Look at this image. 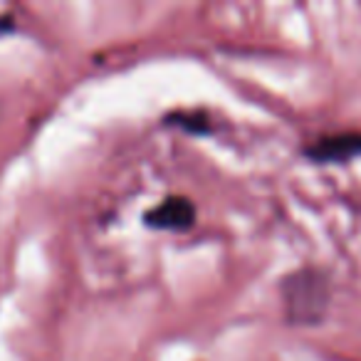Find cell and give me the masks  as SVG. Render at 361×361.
<instances>
[{"label":"cell","instance_id":"3957f363","mask_svg":"<svg viewBox=\"0 0 361 361\" xmlns=\"http://www.w3.org/2000/svg\"><path fill=\"white\" fill-rule=\"evenodd\" d=\"M305 156L314 164H344L361 156V131H341V134L319 136L305 149Z\"/></svg>","mask_w":361,"mask_h":361},{"label":"cell","instance_id":"7a4b0ae2","mask_svg":"<svg viewBox=\"0 0 361 361\" xmlns=\"http://www.w3.org/2000/svg\"><path fill=\"white\" fill-rule=\"evenodd\" d=\"M196 223V203L186 196H169L144 213V226L151 231H188Z\"/></svg>","mask_w":361,"mask_h":361},{"label":"cell","instance_id":"277c9868","mask_svg":"<svg viewBox=\"0 0 361 361\" xmlns=\"http://www.w3.org/2000/svg\"><path fill=\"white\" fill-rule=\"evenodd\" d=\"M166 124L178 126V129L188 131V134H208L213 129L211 116L203 111H173V114L164 116Z\"/></svg>","mask_w":361,"mask_h":361},{"label":"cell","instance_id":"6da1fadb","mask_svg":"<svg viewBox=\"0 0 361 361\" xmlns=\"http://www.w3.org/2000/svg\"><path fill=\"white\" fill-rule=\"evenodd\" d=\"M285 319L295 326H314L326 317L331 302V282L319 267H300L282 280Z\"/></svg>","mask_w":361,"mask_h":361}]
</instances>
